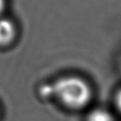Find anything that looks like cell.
<instances>
[{
	"label": "cell",
	"mask_w": 121,
	"mask_h": 121,
	"mask_svg": "<svg viewBox=\"0 0 121 121\" xmlns=\"http://www.w3.org/2000/svg\"><path fill=\"white\" fill-rule=\"evenodd\" d=\"M52 92L62 104L72 109L83 108L90 102L92 89L87 81L77 76H65L53 85Z\"/></svg>",
	"instance_id": "obj_1"
},
{
	"label": "cell",
	"mask_w": 121,
	"mask_h": 121,
	"mask_svg": "<svg viewBox=\"0 0 121 121\" xmlns=\"http://www.w3.org/2000/svg\"><path fill=\"white\" fill-rule=\"evenodd\" d=\"M15 36V27L10 20L0 19V45L10 43Z\"/></svg>",
	"instance_id": "obj_2"
},
{
	"label": "cell",
	"mask_w": 121,
	"mask_h": 121,
	"mask_svg": "<svg viewBox=\"0 0 121 121\" xmlns=\"http://www.w3.org/2000/svg\"><path fill=\"white\" fill-rule=\"evenodd\" d=\"M87 121H113V118L109 111L103 109H96L89 113Z\"/></svg>",
	"instance_id": "obj_3"
},
{
	"label": "cell",
	"mask_w": 121,
	"mask_h": 121,
	"mask_svg": "<svg viewBox=\"0 0 121 121\" xmlns=\"http://www.w3.org/2000/svg\"><path fill=\"white\" fill-rule=\"evenodd\" d=\"M116 103H117V106H118V110L121 112V89L118 92L117 96H116Z\"/></svg>",
	"instance_id": "obj_4"
},
{
	"label": "cell",
	"mask_w": 121,
	"mask_h": 121,
	"mask_svg": "<svg viewBox=\"0 0 121 121\" xmlns=\"http://www.w3.org/2000/svg\"><path fill=\"white\" fill-rule=\"evenodd\" d=\"M4 0H0V13L4 10Z\"/></svg>",
	"instance_id": "obj_5"
}]
</instances>
